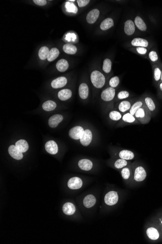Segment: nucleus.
Segmentation results:
<instances>
[{
    "label": "nucleus",
    "instance_id": "f257e3e1",
    "mask_svg": "<svg viewBox=\"0 0 162 244\" xmlns=\"http://www.w3.org/2000/svg\"><path fill=\"white\" fill-rule=\"evenodd\" d=\"M134 116L142 124H148L151 121L152 117L151 114L144 104L136 111Z\"/></svg>",
    "mask_w": 162,
    "mask_h": 244
},
{
    "label": "nucleus",
    "instance_id": "c03bdc74",
    "mask_svg": "<svg viewBox=\"0 0 162 244\" xmlns=\"http://www.w3.org/2000/svg\"><path fill=\"white\" fill-rule=\"evenodd\" d=\"M89 0H77V2L78 3L79 7L83 8L87 6L89 3Z\"/></svg>",
    "mask_w": 162,
    "mask_h": 244
},
{
    "label": "nucleus",
    "instance_id": "2eb2a0df",
    "mask_svg": "<svg viewBox=\"0 0 162 244\" xmlns=\"http://www.w3.org/2000/svg\"><path fill=\"white\" fill-rule=\"evenodd\" d=\"M99 15V11L97 9L91 10L87 15V22L90 24H94L98 20Z\"/></svg>",
    "mask_w": 162,
    "mask_h": 244
},
{
    "label": "nucleus",
    "instance_id": "49530a36",
    "mask_svg": "<svg viewBox=\"0 0 162 244\" xmlns=\"http://www.w3.org/2000/svg\"><path fill=\"white\" fill-rule=\"evenodd\" d=\"M34 3L39 6H44L47 4V1L46 0H34Z\"/></svg>",
    "mask_w": 162,
    "mask_h": 244
},
{
    "label": "nucleus",
    "instance_id": "ddd939ff",
    "mask_svg": "<svg viewBox=\"0 0 162 244\" xmlns=\"http://www.w3.org/2000/svg\"><path fill=\"white\" fill-rule=\"evenodd\" d=\"M63 117L59 114H56L52 116L49 118L48 124L51 128H55L59 124L63 121Z\"/></svg>",
    "mask_w": 162,
    "mask_h": 244
},
{
    "label": "nucleus",
    "instance_id": "cd10ccee",
    "mask_svg": "<svg viewBox=\"0 0 162 244\" xmlns=\"http://www.w3.org/2000/svg\"><path fill=\"white\" fill-rule=\"evenodd\" d=\"M148 236L151 240H155L159 237V233L158 230L154 228H149L147 230Z\"/></svg>",
    "mask_w": 162,
    "mask_h": 244
},
{
    "label": "nucleus",
    "instance_id": "8fccbe9b",
    "mask_svg": "<svg viewBox=\"0 0 162 244\" xmlns=\"http://www.w3.org/2000/svg\"><path fill=\"white\" fill-rule=\"evenodd\" d=\"M69 2H74L75 0H69Z\"/></svg>",
    "mask_w": 162,
    "mask_h": 244
},
{
    "label": "nucleus",
    "instance_id": "de8ad7c7",
    "mask_svg": "<svg viewBox=\"0 0 162 244\" xmlns=\"http://www.w3.org/2000/svg\"><path fill=\"white\" fill-rule=\"evenodd\" d=\"M159 89L160 91L162 93V81H161V83H159Z\"/></svg>",
    "mask_w": 162,
    "mask_h": 244
},
{
    "label": "nucleus",
    "instance_id": "b1692460",
    "mask_svg": "<svg viewBox=\"0 0 162 244\" xmlns=\"http://www.w3.org/2000/svg\"><path fill=\"white\" fill-rule=\"evenodd\" d=\"M132 105L131 102L128 100H123L121 101L118 106L119 112L121 113H125L130 110Z\"/></svg>",
    "mask_w": 162,
    "mask_h": 244
},
{
    "label": "nucleus",
    "instance_id": "f3484780",
    "mask_svg": "<svg viewBox=\"0 0 162 244\" xmlns=\"http://www.w3.org/2000/svg\"><path fill=\"white\" fill-rule=\"evenodd\" d=\"M79 95L80 98L83 100L87 99L89 97V86L85 83L81 84L79 87Z\"/></svg>",
    "mask_w": 162,
    "mask_h": 244
},
{
    "label": "nucleus",
    "instance_id": "7ed1b4c3",
    "mask_svg": "<svg viewBox=\"0 0 162 244\" xmlns=\"http://www.w3.org/2000/svg\"><path fill=\"white\" fill-rule=\"evenodd\" d=\"M140 122L135 118L134 116L129 113H126L123 114L122 118L119 122V126L130 125V124H140Z\"/></svg>",
    "mask_w": 162,
    "mask_h": 244
},
{
    "label": "nucleus",
    "instance_id": "393cba45",
    "mask_svg": "<svg viewBox=\"0 0 162 244\" xmlns=\"http://www.w3.org/2000/svg\"><path fill=\"white\" fill-rule=\"evenodd\" d=\"M132 46H135L143 47H147L149 45V42L148 41L142 38H134L131 42Z\"/></svg>",
    "mask_w": 162,
    "mask_h": 244
},
{
    "label": "nucleus",
    "instance_id": "1a4fd4ad",
    "mask_svg": "<svg viewBox=\"0 0 162 244\" xmlns=\"http://www.w3.org/2000/svg\"><path fill=\"white\" fill-rule=\"evenodd\" d=\"M81 144L84 146H88L90 144L92 140V133L89 129H86L84 133L82 138H80Z\"/></svg>",
    "mask_w": 162,
    "mask_h": 244
},
{
    "label": "nucleus",
    "instance_id": "20e7f679",
    "mask_svg": "<svg viewBox=\"0 0 162 244\" xmlns=\"http://www.w3.org/2000/svg\"><path fill=\"white\" fill-rule=\"evenodd\" d=\"M144 105L151 114V117H154L156 112L157 107L154 100L151 97H145L144 99Z\"/></svg>",
    "mask_w": 162,
    "mask_h": 244
},
{
    "label": "nucleus",
    "instance_id": "4c0bfd02",
    "mask_svg": "<svg viewBox=\"0 0 162 244\" xmlns=\"http://www.w3.org/2000/svg\"><path fill=\"white\" fill-rule=\"evenodd\" d=\"M162 70L159 67H156L154 70V78L156 83H159L161 80Z\"/></svg>",
    "mask_w": 162,
    "mask_h": 244
},
{
    "label": "nucleus",
    "instance_id": "f8f14e48",
    "mask_svg": "<svg viewBox=\"0 0 162 244\" xmlns=\"http://www.w3.org/2000/svg\"><path fill=\"white\" fill-rule=\"evenodd\" d=\"M8 153L11 157L16 160H21L23 159V153L17 148L15 145H11L9 147Z\"/></svg>",
    "mask_w": 162,
    "mask_h": 244
},
{
    "label": "nucleus",
    "instance_id": "bb28decb",
    "mask_svg": "<svg viewBox=\"0 0 162 244\" xmlns=\"http://www.w3.org/2000/svg\"><path fill=\"white\" fill-rule=\"evenodd\" d=\"M114 26V21L112 19L108 18L102 22L100 25V28L103 30H106Z\"/></svg>",
    "mask_w": 162,
    "mask_h": 244
},
{
    "label": "nucleus",
    "instance_id": "72a5a7b5",
    "mask_svg": "<svg viewBox=\"0 0 162 244\" xmlns=\"http://www.w3.org/2000/svg\"><path fill=\"white\" fill-rule=\"evenodd\" d=\"M49 48L46 46H43L40 48L38 52V56L41 60H45L47 59L48 57L49 56Z\"/></svg>",
    "mask_w": 162,
    "mask_h": 244
},
{
    "label": "nucleus",
    "instance_id": "0eeeda50",
    "mask_svg": "<svg viewBox=\"0 0 162 244\" xmlns=\"http://www.w3.org/2000/svg\"><path fill=\"white\" fill-rule=\"evenodd\" d=\"M116 90L112 87H108L103 91L101 94L102 100L105 101H111L115 98Z\"/></svg>",
    "mask_w": 162,
    "mask_h": 244
},
{
    "label": "nucleus",
    "instance_id": "58836bf2",
    "mask_svg": "<svg viewBox=\"0 0 162 244\" xmlns=\"http://www.w3.org/2000/svg\"><path fill=\"white\" fill-rule=\"evenodd\" d=\"M66 10L68 12L76 13L78 11V8L75 4L71 2H67L66 4Z\"/></svg>",
    "mask_w": 162,
    "mask_h": 244
},
{
    "label": "nucleus",
    "instance_id": "473e14b6",
    "mask_svg": "<svg viewBox=\"0 0 162 244\" xmlns=\"http://www.w3.org/2000/svg\"><path fill=\"white\" fill-rule=\"evenodd\" d=\"M59 55V51L56 48H53L50 50L47 60L49 62H53L58 58Z\"/></svg>",
    "mask_w": 162,
    "mask_h": 244
},
{
    "label": "nucleus",
    "instance_id": "9d476101",
    "mask_svg": "<svg viewBox=\"0 0 162 244\" xmlns=\"http://www.w3.org/2000/svg\"><path fill=\"white\" fill-rule=\"evenodd\" d=\"M83 185L82 180L78 177H73L69 179L68 182V186L69 189L72 190H77L82 187Z\"/></svg>",
    "mask_w": 162,
    "mask_h": 244
},
{
    "label": "nucleus",
    "instance_id": "79ce46f5",
    "mask_svg": "<svg viewBox=\"0 0 162 244\" xmlns=\"http://www.w3.org/2000/svg\"><path fill=\"white\" fill-rule=\"evenodd\" d=\"M130 94L127 91H121L119 92L118 94V98L119 100H122L127 99L129 97Z\"/></svg>",
    "mask_w": 162,
    "mask_h": 244
},
{
    "label": "nucleus",
    "instance_id": "3c124183",
    "mask_svg": "<svg viewBox=\"0 0 162 244\" xmlns=\"http://www.w3.org/2000/svg\"></svg>",
    "mask_w": 162,
    "mask_h": 244
},
{
    "label": "nucleus",
    "instance_id": "37998d69",
    "mask_svg": "<svg viewBox=\"0 0 162 244\" xmlns=\"http://www.w3.org/2000/svg\"><path fill=\"white\" fill-rule=\"evenodd\" d=\"M149 59L152 61V62H155L158 61V56L157 52L155 51H150L149 54Z\"/></svg>",
    "mask_w": 162,
    "mask_h": 244
},
{
    "label": "nucleus",
    "instance_id": "2f4dec72",
    "mask_svg": "<svg viewBox=\"0 0 162 244\" xmlns=\"http://www.w3.org/2000/svg\"><path fill=\"white\" fill-rule=\"evenodd\" d=\"M135 25L139 30L142 31H145L147 30V25L144 21L140 17H136L134 20Z\"/></svg>",
    "mask_w": 162,
    "mask_h": 244
},
{
    "label": "nucleus",
    "instance_id": "6e6552de",
    "mask_svg": "<svg viewBox=\"0 0 162 244\" xmlns=\"http://www.w3.org/2000/svg\"><path fill=\"white\" fill-rule=\"evenodd\" d=\"M147 176V173L142 166H138L134 172V179L138 182L143 181Z\"/></svg>",
    "mask_w": 162,
    "mask_h": 244
},
{
    "label": "nucleus",
    "instance_id": "c85d7f7f",
    "mask_svg": "<svg viewBox=\"0 0 162 244\" xmlns=\"http://www.w3.org/2000/svg\"><path fill=\"white\" fill-rule=\"evenodd\" d=\"M63 50L66 53L73 55L77 52V48L74 45L71 44H66L63 46Z\"/></svg>",
    "mask_w": 162,
    "mask_h": 244
},
{
    "label": "nucleus",
    "instance_id": "c9c22d12",
    "mask_svg": "<svg viewBox=\"0 0 162 244\" xmlns=\"http://www.w3.org/2000/svg\"><path fill=\"white\" fill-rule=\"evenodd\" d=\"M128 165L127 160L122 159L117 160L114 163V166L117 169H121Z\"/></svg>",
    "mask_w": 162,
    "mask_h": 244
},
{
    "label": "nucleus",
    "instance_id": "aec40b11",
    "mask_svg": "<svg viewBox=\"0 0 162 244\" xmlns=\"http://www.w3.org/2000/svg\"><path fill=\"white\" fill-rule=\"evenodd\" d=\"M119 159H123L126 160H130L134 159V154L133 152L128 150H121L119 153Z\"/></svg>",
    "mask_w": 162,
    "mask_h": 244
},
{
    "label": "nucleus",
    "instance_id": "a211bd4d",
    "mask_svg": "<svg viewBox=\"0 0 162 244\" xmlns=\"http://www.w3.org/2000/svg\"><path fill=\"white\" fill-rule=\"evenodd\" d=\"M135 30V25L132 20H128L125 23L124 31L127 35H132L134 33Z\"/></svg>",
    "mask_w": 162,
    "mask_h": 244
},
{
    "label": "nucleus",
    "instance_id": "c756f323",
    "mask_svg": "<svg viewBox=\"0 0 162 244\" xmlns=\"http://www.w3.org/2000/svg\"><path fill=\"white\" fill-rule=\"evenodd\" d=\"M56 107V103L52 100H47L42 105V108L46 111H53Z\"/></svg>",
    "mask_w": 162,
    "mask_h": 244
},
{
    "label": "nucleus",
    "instance_id": "a19ab883",
    "mask_svg": "<svg viewBox=\"0 0 162 244\" xmlns=\"http://www.w3.org/2000/svg\"><path fill=\"white\" fill-rule=\"evenodd\" d=\"M120 83L119 78L118 76H115L109 80V85L111 87L115 88L117 87Z\"/></svg>",
    "mask_w": 162,
    "mask_h": 244
},
{
    "label": "nucleus",
    "instance_id": "4be33fe9",
    "mask_svg": "<svg viewBox=\"0 0 162 244\" xmlns=\"http://www.w3.org/2000/svg\"><path fill=\"white\" fill-rule=\"evenodd\" d=\"M72 96V92L68 89H63L61 90L58 93V97L59 99L65 101L66 100L70 99Z\"/></svg>",
    "mask_w": 162,
    "mask_h": 244
},
{
    "label": "nucleus",
    "instance_id": "7c9ffc66",
    "mask_svg": "<svg viewBox=\"0 0 162 244\" xmlns=\"http://www.w3.org/2000/svg\"><path fill=\"white\" fill-rule=\"evenodd\" d=\"M123 115L118 111H112L109 114L110 119L114 122H118L121 120Z\"/></svg>",
    "mask_w": 162,
    "mask_h": 244
},
{
    "label": "nucleus",
    "instance_id": "09e8293b",
    "mask_svg": "<svg viewBox=\"0 0 162 244\" xmlns=\"http://www.w3.org/2000/svg\"><path fill=\"white\" fill-rule=\"evenodd\" d=\"M161 81H162V74H161Z\"/></svg>",
    "mask_w": 162,
    "mask_h": 244
},
{
    "label": "nucleus",
    "instance_id": "a878e982",
    "mask_svg": "<svg viewBox=\"0 0 162 244\" xmlns=\"http://www.w3.org/2000/svg\"><path fill=\"white\" fill-rule=\"evenodd\" d=\"M15 146L18 150L22 153L26 152L29 148V145L26 140L24 139H20L16 143Z\"/></svg>",
    "mask_w": 162,
    "mask_h": 244
},
{
    "label": "nucleus",
    "instance_id": "4468645a",
    "mask_svg": "<svg viewBox=\"0 0 162 244\" xmlns=\"http://www.w3.org/2000/svg\"><path fill=\"white\" fill-rule=\"evenodd\" d=\"M67 83V79L64 77H60L53 79L51 83L52 87L54 89L62 88L66 85Z\"/></svg>",
    "mask_w": 162,
    "mask_h": 244
},
{
    "label": "nucleus",
    "instance_id": "f704fd0d",
    "mask_svg": "<svg viewBox=\"0 0 162 244\" xmlns=\"http://www.w3.org/2000/svg\"><path fill=\"white\" fill-rule=\"evenodd\" d=\"M144 104V102L142 100H139V101H136L135 103H134L133 105H132V107L129 110V113L132 114V115L134 116L136 111L140 108Z\"/></svg>",
    "mask_w": 162,
    "mask_h": 244
},
{
    "label": "nucleus",
    "instance_id": "a18cd8bd",
    "mask_svg": "<svg viewBox=\"0 0 162 244\" xmlns=\"http://www.w3.org/2000/svg\"><path fill=\"white\" fill-rule=\"evenodd\" d=\"M136 51L140 54L145 55L147 53V49L146 48L143 47H138L136 48Z\"/></svg>",
    "mask_w": 162,
    "mask_h": 244
},
{
    "label": "nucleus",
    "instance_id": "f03ea898",
    "mask_svg": "<svg viewBox=\"0 0 162 244\" xmlns=\"http://www.w3.org/2000/svg\"><path fill=\"white\" fill-rule=\"evenodd\" d=\"M90 79L94 87L97 88H102L105 83L104 76L99 71L92 72L90 76Z\"/></svg>",
    "mask_w": 162,
    "mask_h": 244
},
{
    "label": "nucleus",
    "instance_id": "423d86ee",
    "mask_svg": "<svg viewBox=\"0 0 162 244\" xmlns=\"http://www.w3.org/2000/svg\"><path fill=\"white\" fill-rule=\"evenodd\" d=\"M84 131V130L82 127L80 126H75L70 129L68 134L71 138L78 140L82 138Z\"/></svg>",
    "mask_w": 162,
    "mask_h": 244
},
{
    "label": "nucleus",
    "instance_id": "39448f33",
    "mask_svg": "<svg viewBox=\"0 0 162 244\" xmlns=\"http://www.w3.org/2000/svg\"><path fill=\"white\" fill-rule=\"evenodd\" d=\"M119 200L118 193L115 191H111L105 196L104 202L106 205L113 206L117 204Z\"/></svg>",
    "mask_w": 162,
    "mask_h": 244
},
{
    "label": "nucleus",
    "instance_id": "6ab92c4d",
    "mask_svg": "<svg viewBox=\"0 0 162 244\" xmlns=\"http://www.w3.org/2000/svg\"><path fill=\"white\" fill-rule=\"evenodd\" d=\"M96 202V199L94 195L89 194L84 198L83 201L84 205L87 208L92 207Z\"/></svg>",
    "mask_w": 162,
    "mask_h": 244
},
{
    "label": "nucleus",
    "instance_id": "5701e85b",
    "mask_svg": "<svg viewBox=\"0 0 162 244\" xmlns=\"http://www.w3.org/2000/svg\"><path fill=\"white\" fill-rule=\"evenodd\" d=\"M68 62L65 59L59 60L56 64V68L61 72L66 71L68 69Z\"/></svg>",
    "mask_w": 162,
    "mask_h": 244
},
{
    "label": "nucleus",
    "instance_id": "9b49d317",
    "mask_svg": "<svg viewBox=\"0 0 162 244\" xmlns=\"http://www.w3.org/2000/svg\"><path fill=\"white\" fill-rule=\"evenodd\" d=\"M45 148L47 152L50 154H56L58 151V145L56 142L53 140L48 141L45 144Z\"/></svg>",
    "mask_w": 162,
    "mask_h": 244
},
{
    "label": "nucleus",
    "instance_id": "ea45409f",
    "mask_svg": "<svg viewBox=\"0 0 162 244\" xmlns=\"http://www.w3.org/2000/svg\"><path fill=\"white\" fill-rule=\"evenodd\" d=\"M131 170L128 167H124L121 170V174L122 178L124 179H128L131 176Z\"/></svg>",
    "mask_w": 162,
    "mask_h": 244
},
{
    "label": "nucleus",
    "instance_id": "412c9836",
    "mask_svg": "<svg viewBox=\"0 0 162 244\" xmlns=\"http://www.w3.org/2000/svg\"><path fill=\"white\" fill-rule=\"evenodd\" d=\"M62 209H63V213L65 214L68 215H73V214H74L76 210L74 205L73 203H69V202H68L64 204Z\"/></svg>",
    "mask_w": 162,
    "mask_h": 244
},
{
    "label": "nucleus",
    "instance_id": "e433bc0d",
    "mask_svg": "<svg viewBox=\"0 0 162 244\" xmlns=\"http://www.w3.org/2000/svg\"><path fill=\"white\" fill-rule=\"evenodd\" d=\"M112 62L109 59H105L103 64V69L105 73H109L111 70Z\"/></svg>",
    "mask_w": 162,
    "mask_h": 244
},
{
    "label": "nucleus",
    "instance_id": "dca6fc26",
    "mask_svg": "<svg viewBox=\"0 0 162 244\" xmlns=\"http://www.w3.org/2000/svg\"><path fill=\"white\" fill-rule=\"evenodd\" d=\"M78 166L82 170L89 171L92 168L93 163L88 159H82L78 162Z\"/></svg>",
    "mask_w": 162,
    "mask_h": 244
}]
</instances>
